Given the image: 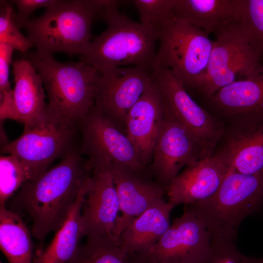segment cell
Masks as SVG:
<instances>
[{"mask_svg": "<svg viewBox=\"0 0 263 263\" xmlns=\"http://www.w3.org/2000/svg\"><path fill=\"white\" fill-rule=\"evenodd\" d=\"M242 0H177L176 19L187 21L208 34L238 21Z\"/></svg>", "mask_w": 263, "mask_h": 263, "instance_id": "cell-20", "label": "cell"}, {"mask_svg": "<svg viewBox=\"0 0 263 263\" xmlns=\"http://www.w3.org/2000/svg\"><path fill=\"white\" fill-rule=\"evenodd\" d=\"M150 76L160 93L164 116L177 121L190 132L201 149L202 159L212 155L224 134L222 123L194 101L167 68L153 65Z\"/></svg>", "mask_w": 263, "mask_h": 263, "instance_id": "cell-9", "label": "cell"}, {"mask_svg": "<svg viewBox=\"0 0 263 263\" xmlns=\"http://www.w3.org/2000/svg\"><path fill=\"white\" fill-rule=\"evenodd\" d=\"M80 154L87 157L91 174L118 169L139 176H150L125 133L104 117L94 106L81 121Z\"/></svg>", "mask_w": 263, "mask_h": 263, "instance_id": "cell-8", "label": "cell"}, {"mask_svg": "<svg viewBox=\"0 0 263 263\" xmlns=\"http://www.w3.org/2000/svg\"><path fill=\"white\" fill-rule=\"evenodd\" d=\"M15 50L11 46L0 43V95L13 94L9 81V69Z\"/></svg>", "mask_w": 263, "mask_h": 263, "instance_id": "cell-32", "label": "cell"}, {"mask_svg": "<svg viewBox=\"0 0 263 263\" xmlns=\"http://www.w3.org/2000/svg\"><path fill=\"white\" fill-rule=\"evenodd\" d=\"M14 16L11 1H2L0 11V43L6 44L14 50L25 54L33 45L20 32Z\"/></svg>", "mask_w": 263, "mask_h": 263, "instance_id": "cell-29", "label": "cell"}, {"mask_svg": "<svg viewBox=\"0 0 263 263\" xmlns=\"http://www.w3.org/2000/svg\"><path fill=\"white\" fill-rule=\"evenodd\" d=\"M72 258L66 263H141L135 256L125 252L119 239L113 236H86Z\"/></svg>", "mask_w": 263, "mask_h": 263, "instance_id": "cell-25", "label": "cell"}, {"mask_svg": "<svg viewBox=\"0 0 263 263\" xmlns=\"http://www.w3.org/2000/svg\"><path fill=\"white\" fill-rule=\"evenodd\" d=\"M259 263H263V257L262 258L261 261H260Z\"/></svg>", "mask_w": 263, "mask_h": 263, "instance_id": "cell-33", "label": "cell"}, {"mask_svg": "<svg viewBox=\"0 0 263 263\" xmlns=\"http://www.w3.org/2000/svg\"><path fill=\"white\" fill-rule=\"evenodd\" d=\"M211 235L204 222L188 205L146 253L142 263H199L209 250Z\"/></svg>", "mask_w": 263, "mask_h": 263, "instance_id": "cell-11", "label": "cell"}, {"mask_svg": "<svg viewBox=\"0 0 263 263\" xmlns=\"http://www.w3.org/2000/svg\"><path fill=\"white\" fill-rule=\"evenodd\" d=\"M204 222L212 238H236L239 226L263 206V173L231 169L209 198L188 205Z\"/></svg>", "mask_w": 263, "mask_h": 263, "instance_id": "cell-5", "label": "cell"}, {"mask_svg": "<svg viewBox=\"0 0 263 263\" xmlns=\"http://www.w3.org/2000/svg\"><path fill=\"white\" fill-rule=\"evenodd\" d=\"M200 159L201 150L193 135L182 124L164 116L148 167L150 175L167 191L183 167Z\"/></svg>", "mask_w": 263, "mask_h": 263, "instance_id": "cell-13", "label": "cell"}, {"mask_svg": "<svg viewBox=\"0 0 263 263\" xmlns=\"http://www.w3.org/2000/svg\"><path fill=\"white\" fill-rule=\"evenodd\" d=\"M232 169L230 160L223 148L209 157L200 159L187 167L175 178L166 191L168 202L175 207L209 198Z\"/></svg>", "mask_w": 263, "mask_h": 263, "instance_id": "cell-14", "label": "cell"}, {"mask_svg": "<svg viewBox=\"0 0 263 263\" xmlns=\"http://www.w3.org/2000/svg\"><path fill=\"white\" fill-rule=\"evenodd\" d=\"M164 120L161 97L151 79L140 98L129 111L125 121V133L140 160L148 168Z\"/></svg>", "mask_w": 263, "mask_h": 263, "instance_id": "cell-17", "label": "cell"}, {"mask_svg": "<svg viewBox=\"0 0 263 263\" xmlns=\"http://www.w3.org/2000/svg\"><path fill=\"white\" fill-rule=\"evenodd\" d=\"M24 126L22 134L0 150L16 157L27 169L30 180L47 171L56 160L79 149L75 145L78 128L50 113L46 106L41 114Z\"/></svg>", "mask_w": 263, "mask_h": 263, "instance_id": "cell-6", "label": "cell"}, {"mask_svg": "<svg viewBox=\"0 0 263 263\" xmlns=\"http://www.w3.org/2000/svg\"><path fill=\"white\" fill-rule=\"evenodd\" d=\"M214 110L242 126L263 121V66L222 88L208 98Z\"/></svg>", "mask_w": 263, "mask_h": 263, "instance_id": "cell-15", "label": "cell"}, {"mask_svg": "<svg viewBox=\"0 0 263 263\" xmlns=\"http://www.w3.org/2000/svg\"><path fill=\"white\" fill-rule=\"evenodd\" d=\"M118 194L120 211L114 236L122 233L133 220L159 201L166 193L155 180L113 169L110 171Z\"/></svg>", "mask_w": 263, "mask_h": 263, "instance_id": "cell-18", "label": "cell"}, {"mask_svg": "<svg viewBox=\"0 0 263 263\" xmlns=\"http://www.w3.org/2000/svg\"><path fill=\"white\" fill-rule=\"evenodd\" d=\"M29 60L40 76L48 95V111L78 128L94 106L99 71L85 61L59 62L53 56L28 52Z\"/></svg>", "mask_w": 263, "mask_h": 263, "instance_id": "cell-2", "label": "cell"}, {"mask_svg": "<svg viewBox=\"0 0 263 263\" xmlns=\"http://www.w3.org/2000/svg\"><path fill=\"white\" fill-rule=\"evenodd\" d=\"M96 19L94 0H57L24 27L39 54L81 55L91 41V25Z\"/></svg>", "mask_w": 263, "mask_h": 263, "instance_id": "cell-4", "label": "cell"}, {"mask_svg": "<svg viewBox=\"0 0 263 263\" xmlns=\"http://www.w3.org/2000/svg\"><path fill=\"white\" fill-rule=\"evenodd\" d=\"M0 247L9 263H33L31 234L19 213L0 206Z\"/></svg>", "mask_w": 263, "mask_h": 263, "instance_id": "cell-24", "label": "cell"}, {"mask_svg": "<svg viewBox=\"0 0 263 263\" xmlns=\"http://www.w3.org/2000/svg\"><path fill=\"white\" fill-rule=\"evenodd\" d=\"M177 0H133L140 23L159 34L174 18L173 9Z\"/></svg>", "mask_w": 263, "mask_h": 263, "instance_id": "cell-28", "label": "cell"}, {"mask_svg": "<svg viewBox=\"0 0 263 263\" xmlns=\"http://www.w3.org/2000/svg\"><path fill=\"white\" fill-rule=\"evenodd\" d=\"M30 180L24 165L12 155L0 157V206H6L9 199Z\"/></svg>", "mask_w": 263, "mask_h": 263, "instance_id": "cell-27", "label": "cell"}, {"mask_svg": "<svg viewBox=\"0 0 263 263\" xmlns=\"http://www.w3.org/2000/svg\"><path fill=\"white\" fill-rule=\"evenodd\" d=\"M216 33L205 76L197 90L207 99L260 65L259 56L242 35L237 21Z\"/></svg>", "mask_w": 263, "mask_h": 263, "instance_id": "cell-10", "label": "cell"}, {"mask_svg": "<svg viewBox=\"0 0 263 263\" xmlns=\"http://www.w3.org/2000/svg\"><path fill=\"white\" fill-rule=\"evenodd\" d=\"M174 207L163 199L136 218L120 236L123 249L137 256L146 253L170 227V213Z\"/></svg>", "mask_w": 263, "mask_h": 263, "instance_id": "cell-19", "label": "cell"}, {"mask_svg": "<svg viewBox=\"0 0 263 263\" xmlns=\"http://www.w3.org/2000/svg\"><path fill=\"white\" fill-rule=\"evenodd\" d=\"M91 175L86 159L76 150L25 182L8 201L10 209L27 214L32 221V235L41 246L47 235L61 225Z\"/></svg>", "mask_w": 263, "mask_h": 263, "instance_id": "cell-1", "label": "cell"}, {"mask_svg": "<svg viewBox=\"0 0 263 263\" xmlns=\"http://www.w3.org/2000/svg\"><path fill=\"white\" fill-rule=\"evenodd\" d=\"M12 66L16 121L24 125L37 118L46 107L44 86L40 76L27 58L15 60Z\"/></svg>", "mask_w": 263, "mask_h": 263, "instance_id": "cell-22", "label": "cell"}, {"mask_svg": "<svg viewBox=\"0 0 263 263\" xmlns=\"http://www.w3.org/2000/svg\"><path fill=\"white\" fill-rule=\"evenodd\" d=\"M237 22L242 35L260 57L263 54V0H242Z\"/></svg>", "mask_w": 263, "mask_h": 263, "instance_id": "cell-26", "label": "cell"}, {"mask_svg": "<svg viewBox=\"0 0 263 263\" xmlns=\"http://www.w3.org/2000/svg\"><path fill=\"white\" fill-rule=\"evenodd\" d=\"M236 238H212L209 251L199 263H259L262 258L247 256L236 244Z\"/></svg>", "mask_w": 263, "mask_h": 263, "instance_id": "cell-30", "label": "cell"}, {"mask_svg": "<svg viewBox=\"0 0 263 263\" xmlns=\"http://www.w3.org/2000/svg\"><path fill=\"white\" fill-rule=\"evenodd\" d=\"M158 41L153 66L167 68L187 91H197L205 76L213 46L208 33L174 17L160 32Z\"/></svg>", "mask_w": 263, "mask_h": 263, "instance_id": "cell-7", "label": "cell"}, {"mask_svg": "<svg viewBox=\"0 0 263 263\" xmlns=\"http://www.w3.org/2000/svg\"><path fill=\"white\" fill-rule=\"evenodd\" d=\"M99 71L94 108L125 133L126 116L150 82L151 70L133 66Z\"/></svg>", "mask_w": 263, "mask_h": 263, "instance_id": "cell-12", "label": "cell"}, {"mask_svg": "<svg viewBox=\"0 0 263 263\" xmlns=\"http://www.w3.org/2000/svg\"><path fill=\"white\" fill-rule=\"evenodd\" d=\"M57 0H14L11 1L15 4L18 12L15 14L16 23L20 28L24 27L29 20V17L34 11L41 7L48 8L55 3Z\"/></svg>", "mask_w": 263, "mask_h": 263, "instance_id": "cell-31", "label": "cell"}, {"mask_svg": "<svg viewBox=\"0 0 263 263\" xmlns=\"http://www.w3.org/2000/svg\"><path fill=\"white\" fill-rule=\"evenodd\" d=\"M0 263H3L2 262H0Z\"/></svg>", "mask_w": 263, "mask_h": 263, "instance_id": "cell-34", "label": "cell"}, {"mask_svg": "<svg viewBox=\"0 0 263 263\" xmlns=\"http://www.w3.org/2000/svg\"><path fill=\"white\" fill-rule=\"evenodd\" d=\"M223 149L232 169L244 174L263 173V121L234 126Z\"/></svg>", "mask_w": 263, "mask_h": 263, "instance_id": "cell-23", "label": "cell"}, {"mask_svg": "<svg viewBox=\"0 0 263 263\" xmlns=\"http://www.w3.org/2000/svg\"><path fill=\"white\" fill-rule=\"evenodd\" d=\"M85 181L74 204L66 218L55 231L51 243L37 250L33 263H66L79 246L84 237L81 220V210L87 190Z\"/></svg>", "mask_w": 263, "mask_h": 263, "instance_id": "cell-21", "label": "cell"}, {"mask_svg": "<svg viewBox=\"0 0 263 263\" xmlns=\"http://www.w3.org/2000/svg\"><path fill=\"white\" fill-rule=\"evenodd\" d=\"M103 20L107 28L91 41L80 55L81 60L99 70L133 66L151 70L158 33L119 11L108 15Z\"/></svg>", "mask_w": 263, "mask_h": 263, "instance_id": "cell-3", "label": "cell"}, {"mask_svg": "<svg viewBox=\"0 0 263 263\" xmlns=\"http://www.w3.org/2000/svg\"><path fill=\"white\" fill-rule=\"evenodd\" d=\"M120 211L119 200L111 172L92 174L88 179L81 210L84 237L93 235L114 237Z\"/></svg>", "mask_w": 263, "mask_h": 263, "instance_id": "cell-16", "label": "cell"}]
</instances>
